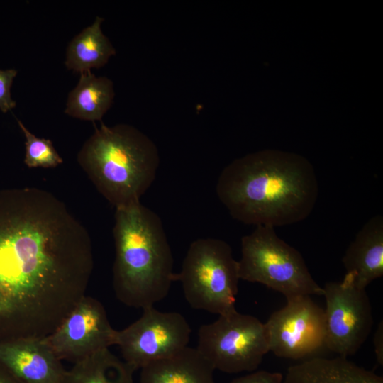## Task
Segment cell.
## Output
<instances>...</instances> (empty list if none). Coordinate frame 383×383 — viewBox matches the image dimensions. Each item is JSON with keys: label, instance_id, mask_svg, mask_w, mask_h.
Masks as SVG:
<instances>
[{"label": "cell", "instance_id": "6da1fadb", "mask_svg": "<svg viewBox=\"0 0 383 383\" xmlns=\"http://www.w3.org/2000/svg\"><path fill=\"white\" fill-rule=\"evenodd\" d=\"M93 269L89 234L61 200L36 187L0 191V340L50 335Z\"/></svg>", "mask_w": 383, "mask_h": 383}, {"label": "cell", "instance_id": "7a4b0ae2", "mask_svg": "<svg viewBox=\"0 0 383 383\" xmlns=\"http://www.w3.org/2000/svg\"><path fill=\"white\" fill-rule=\"evenodd\" d=\"M216 190L234 219L275 227L307 218L316 205L318 184L313 165L304 157L264 150L228 165Z\"/></svg>", "mask_w": 383, "mask_h": 383}, {"label": "cell", "instance_id": "3957f363", "mask_svg": "<svg viewBox=\"0 0 383 383\" xmlns=\"http://www.w3.org/2000/svg\"><path fill=\"white\" fill-rule=\"evenodd\" d=\"M113 287L127 306L144 309L174 282L172 250L159 216L140 202L116 208Z\"/></svg>", "mask_w": 383, "mask_h": 383}, {"label": "cell", "instance_id": "277c9868", "mask_svg": "<svg viewBox=\"0 0 383 383\" xmlns=\"http://www.w3.org/2000/svg\"><path fill=\"white\" fill-rule=\"evenodd\" d=\"M77 161L99 192L116 208L140 202L160 162L155 145L138 129L104 123L85 141Z\"/></svg>", "mask_w": 383, "mask_h": 383}, {"label": "cell", "instance_id": "5b68a950", "mask_svg": "<svg viewBox=\"0 0 383 383\" xmlns=\"http://www.w3.org/2000/svg\"><path fill=\"white\" fill-rule=\"evenodd\" d=\"M238 263L226 241L199 238L189 245L174 281L191 307L218 316L237 311Z\"/></svg>", "mask_w": 383, "mask_h": 383}, {"label": "cell", "instance_id": "8992f818", "mask_svg": "<svg viewBox=\"0 0 383 383\" xmlns=\"http://www.w3.org/2000/svg\"><path fill=\"white\" fill-rule=\"evenodd\" d=\"M240 279L277 291L287 300L301 296H323L301 253L282 240L274 227L257 226L241 239L238 261Z\"/></svg>", "mask_w": 383, "mask_h": 383}, {"label": "cell", "instance_id": "52a82bcc", "mask_svg": "<svg viewBox=\"0 0 383 383\" xmlns=\"http://www.w3.org/2000/svg\"><path fill=\"white\" fill-rule=\"evenodd\" d=\"M196 349L215 370L226 373L255 371L270 351L265 323L237 311L202 325Z\"/></svg>", "mask_w": 383, "mask_h": 383}, {"label": "cell", "instance_id": "ba28073f", "mask_svg": "<svg viewBox=\"0 0 383 383\" xmlns=\"http://www.w3.org/2000/svg\"><path fill=\"white\" fill-rule=\"evenodd\" d=\"M326 299V348L347 357L355 354L370 335L373 316L365 289L358 287L353 275L328 282L323 287Z\"/></svg>", "mask_w": 383, "mask_h": 383}, {"label": "cell", "instance_id": "9c48e42d", "mask_svg": "<svg viewBox=\"0 0 383 383\" xmlns=\"http://www.w3.org/2000/svg\"><path fill=\"white\" fill-rule=\"evenodd\" d=\"M191 328L177 312H163L154 306L143 309L141 316L118 331L116 345L122 360L134 370L175 355L188 346Z\"/></svg>", "mask_w": 383, "mask_h": 383}, {"label": "cell", "instance_id": "30bf717a", "mask_svg": "<svg viewBox=\"0 0 383 383\" xmlns=\"http://www.w3.org/2000/svg\"><path fill=\"white\" fill-rule=\"evenodd\" d=\"M265 325L270 351L277 357L306 360L326 347L324 310L310 296L287 300Z\"/></svg>", "mask_w": 383, "mask_h": 383}, {"label": "cell", "instance_id": "8fae6325", "mask_svg": "<svg viewBox=\"0 0 383 383\" xmlns=\"http://www.w3.org/2000/svg\"><path fill=\"white\" fill-rule=\"evenodd\" d=\"M117 332L103 304L84 295L45 338L60 360L75 363L116 345Z\"/></svg>", "mask_w": 383, "mask_h": 383}, {"label": "cell", "instance_id": "7c38bea8", "mask_svg": "<svg viewBox=\"0 0 383 383\" xmlns=\"http://www.w3.org/2000/svg\"><path fill=\"white\" fill-rule=\"evenodd\" d=\"M45 338L0 340V364L23 383H61L67 370Z\"/></svg>", "mask_w": 383, "mask_h": 383}, {"label": "cell", "instance_id": "4fadbf2b", "mask_svg": "<svg viewBox=\"0 0 383 383\" xmlns=\"http://www.w3.org/2000/svg\"><path fill=\"white\" fill-rule=\"evenodd\" d=\"M346 273L355 284L365 289L383 275V217L371 218L359 231L342 258Z\"/></svg>", "mask_w": 383, "mask_h": 383}, {"label": "cell", "instance_id": "5bb4252c", "mask_svg": "<svg viewBox=\"0 0 383 383\" xmlns=\"http://www.w3.org/2000/svg\"><path fill=\"white\" fill-rule=\"evenodd\" d=\"M282 383H383V379L347 357L315 356L289 367Z\"/></svg>", "mask_w": 383, "mask_h": 383}, {"label": "cell", "instance_id": "9a60e30c", "mask_svg": "<svg viewBox=\"0 0 383 383\" xmlns=\"http://www.w3.org/2000/svg\"><path fill=\"white\" fill-rule=\"evenodd\" d=\"M140 370V383H216L213 367L196 348L188 346Z\"/></svg>", "mask_w": 383, "mask_h": 383}, {"label": "cell", "instance_id": "2e32d148", "mask_svg": "<svg viewBox=\"0 0 383 383\" xmlns=\"http://www.w3.org/2000/svg\"><path fill=\"white\" fill-rule=\"evenodd\" d=\"M113 96L109 79L90 71L81 72L77 86L69 93L65 112L77 118L99 121L111 106Z\"/></svg>", "mask_w": 383, "mask_h": 383}, {"label": "cell", "instance_id": "e0dca14e", "mask_svg": "<svg viewBox=\"0 0 383 383\" xmlns=\"http://www.w3.org/2000/svg\"><path fill=\"white\" fill-rule=\"evenodd\" d=\"M103 18L96 16L94 22L84 28L70 42L65 64L75 72H84L104 65L116 51L104 35L101 24Z\"/></svg>", "mask_w": 383, "mask_h": 383}, {"label": "cell", "instance_id": "ac0fdd59", "mask_svg": "<svg viewBox=\"0 0 383 383\" xmlns=\"http://www.w3.org/2000/svg\"><path fill=\"white\" fill-rule=\"evenodd\" d=\"M134 370L109 349L73 363L61 383H133Z\"/></svg>", "mask_w": 383, "mask_h": 383}, {"label": "cell", "instance_id": "d6986e66", "mask_svg": "<svg viewBox=\"0 0 383 383\" xmlns=\"http://www.w3.org/2000/svg\"><path fill=\"white\" fill-rule=\"evenodd\" d=\"M25 138L24 163L30 168H52L63 162V160L49 139L36 137L20 120H17Z\"/></svg>", "mask_w": 383, "mask_h": 383}, {"label": "cell", "instance_id": "ffe728a7", "mask_svg": "<svg viewBox=\"0 0 383 383\" xmlns=\"http://www.w3.org/2000/svg\"><path fill=\"white\" fill-rule=\"evenodd\" d=\"M17 72L15 69L0 70V110L4 113L16 105L11 96V87Z\"/></svg>", "mask_w": 383, "mask_h": 383}, {"label": "cell", "instance_id": "44dd1931", "mask_svg": "<svg viewBox=\"0 0 383 383\" xmlns=\"http://www.w3.org/2000/svg\"><path fill=\"white\" fill-rule=\"evenodd\" d=\"M283 377L279 372L260 370L238 377L231 383H282Z\"/></svg>", "mask_w": 383, "mask_h": 383}, {"label": "cell", "instance_id": "7402d4cb", "mask_svg": "<svg viewBox=\"0 0 383 383\" xmlns=\"http://www.w3.org/2000/svg\"><path fill=\"white\" fill-rule=\"evenodd\" d=\"M374 353L378 363L383 365V323L378 324L373 338Z\"/></svg>", "mask_w": 383, "mask_h": 383}, {"label": "cell", "instance_id": "603a6c76", "mask_svg": "<svg viewBox=\"0 0 383 383\" xmlns=\"http://www.w3.org/2000/svg\"><path fill=\"white\" fill-rule=\"evenodd\" d=\"M0 383H23L0 364Z\"/></svg>", "mask_w": 383, "mask_h": 383}]
</instances>
